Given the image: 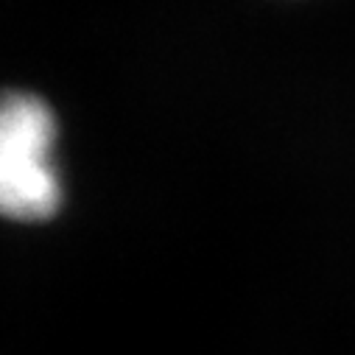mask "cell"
Segmentation results:
<instances>
[{"label": "cell", "instance_id": "6da1fadb", "mask_svg": "<svg viewBox=\"0 0 355 355\" xmlns=\"http://www.w3.org/2000/svg\"><path fill=\"white\" fill-rule=\"evenodd\" d=\"M59 123L45 98L28 90H0V216L48 221L62 207L56 162Z\"/></svg>", "mask_w": 355, "mask_h": 355}]
</instances>
